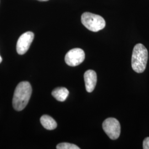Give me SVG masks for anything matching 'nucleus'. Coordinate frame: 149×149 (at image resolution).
<instances>
[{
  "mask_svg": "<svg viewBox=\"0 0 149 149\" xmlns=\"http://www.w3.org/2000/svg\"><path fill=\"white\" fill-rule=\"evenodd\" d=\"M143 149H149V137L145 139L143 141Z\"/></svg>",
  "mask_w": 149,
  "mask_h": 149,
  "instance_id": "obj_11",
  "label": "nucleus"
},
{
  "mask_svg": "<svg viewBox=\"0 0 149 149\" xmlns=\"http://www.w3.org/2000/svg\"><path fill=\"white\" fill-rule=\"evenodd\" d=\"M34 34L33 32H27L23 33L19 38L16 46L17 52L19 55H23L26 53L30 47Z\"/></svg>",
  "mask_w": 149,
  "mask_h": 149,
  "instance_id": "obj_6",
  "label": "nucleus"
},
{
  "mask_svg": "<svg viewBox=\"0 0 149 149\" xmlns=\"http://www.w3.org/2000/svg\"><path fill=\"white\" fill-rule=\"evenodd\" d=\"M2 58H1V56H0V63L2 62Z\"/></svg>",
  "mask_w": 149,
  "mask_h": 149,
  "instance_id": "obj_12",
  "label": "nucleus"
},
{
  "mask_svg": "<svg viewBox=\"0 0 149 149\" xmlns=\"http://www.w3.org/2000/svg\"><path fill=\"white\" fill-rule=\"evenodd\" d=\"M103 129L109 138L112 140L117 139L120 134V125L117 119L109 118L102 124Z\"/></svg>",
  "mask_w": 149,
  "mask_h": 149,
  "instance_id": "obj_4",
  "label": "nucleus"
},
{
  "mask_svg": "<svg viewBox=\"0 0 149 149\" xmlns=\"http://www.w3.org/2000/svg\"><path fill=\"white\" fill-rule=\"evenodd\" d=\"M148 59V52L143 44L139 43L135 45L132 57V66L137 73L143 72L146 69Z\"/></svg>",
  "mask_w": 149,
  "mask_h": 149,
  "instance_id": "obj_2",
  "label": "nucleus"
},
{
  "mask_svg": "<svg viewBox=\"0 0 149 149\" xmlns=\"http://www.w3.org/2000/svg\"><path fill=\"white\" fill-rule=\"evenodd\" d=\"M40 123L43 127L47 130H54L57 127V123L53 118L48 115H43L40 118Z\"/></svg>",
  "mask_w": 149,
  "mask_h": 149,
  "instance_id": "obj_9",
  "label": "nucleus"
},
{
  "mask_svg": "<svg viewBox=\"0 0 149 149\" xmlns=\"http://www.w3.org/2000/svg\"><path fill=\"white\" fill-rule=\"evenodd\" d=\"M81 22L92 32H98L106 26V21L102 17L90 12H85L82 15Z\"/></svg>",
  "mask_w": 149,
  "mask_h": 149,
  "instance_id": "obj_3",
  "label": "nucleus"
},
{
  "mask_svg": "<svg viewBox=\"0 0 149 149\" xmlns=\"http://www.w3.org/2000/svg\"><path fill=\"white\" fill-rule=\"evenodd\" d=\"M52 94L58 101L64 102L69 96V92L65 87H58L53 91Z\"/></svg>",
  "mask_w": 149,
  "mask_h": 149,
  "instance_id": "obj_8",
  "label": "nucleus"
},
{
  "mask_svg": "<svg viewBox=\"0 0 149 149\" xmlns=\"http://www.w3.org/2000/svg\"><path fill=\"white\" fill-rule=\"evenodd\" d=\"M57 149H80V148L77 145L68 143H60L56 146Z\"/></svg>",
  "mask_w": 149,
  "mask_h": 149,
  "instance_id": "obj_10",
  "label": "nucleus"
},
{
  "mask_svg": "<svg viewBox=\"0 0 149 149\" xmlns=\"http://www.w3.org/2000/svg\"><path fill=\"white\" fill-rule=\"evenodd\" d=\"M84 80L86 91L91 93L94 90L97 84V74L93 70H87L84 74Z\"/></svg>",
  "mask_w": 149,
  "mask_h": 149,
  "instance_id": "obj_7",
  "label": "nucleus"
},
{
  "mask_svg": "<svg viewBox=\"0 0 149 149\" xmlns=\"http://www.w3.org/2000/svg\"><path fill=\"white\" fill-rule=\"evenodd\" d=\"M38 1H47L48 0H38Z\"/></svg>",
  "mask_w": 149,
  "mask_h": 149,
  "instance_id": "obj_13",
  "label": "nucleus"
},
{
  "mask_svg": "<svg viewBox=\"0 0 149 149\" xmlns=\"http://www.w3.org/2000/svg\"><path fill=\"white\" fill-rule=\"evenodd\" d=\"M85 59L84 51L80 48H74L69 50L65 55V61L70 66H76L81 64Z\"/></svg>",
  "mask_w": 149,
  "mask_h": 149,
  "instance_id": "obj_5",
  "label": "nucleus"
},
{
  "mask_svg": "<svg viewBox=\"0 0 149 149\" xmlns=\"http://www.w3.org/2000/svg\"><path fill=\"white\" fill-rule=\"evenodd\" d=\"M32 86L27 81L20 82L14 92L12 104L17 111L23 110L27 105L32 95Z\"/></svg>",
  "mask_w": 149,
  "mask_h": 149,
  "instance_id": "obj_1",
  "label": "nucleus"
}]
</instances>
